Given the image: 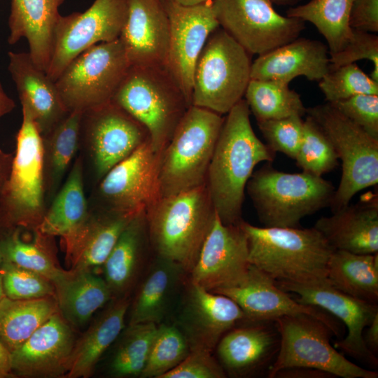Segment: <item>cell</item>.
I'll list each match as a JSON object with an SVG mask.
<instances>
[{
    "instance_id": "cell-1",
    "label": "cell",
    "mask_w": 378,
    "mask_h": 378,
    "mask_svg": "<svg viewBox=\"0 0 378 378\" xmlns=\"http://www.w3.org/2000/svg\"><path fill=\"white\" fill-rule=\"evenodd\" d=\"M250 113L244 99L227 113L207 171L206 186L213 206L225 225L242 220L246 186L255 166L274 158L275 153L255 134Z\"/></svg>"
},
{
    "instance_id": "cell-2",
    "label": "cell",
    "mask_w": 378,
    "mask_h": 378,
    "mask_svg": "<svg viewBox=\"0 0 378 378\" xmlns=\"http://www.w3.org/2000/svg\"><path fill=\"white\" fill-rule=\"evenodd\" d=\"M248 260L276 282L328 281V262L335 250L314 227H258L241 220Z\"/></svg>"
},
{
    "instance_id": "cell-3",
    "label": "cell",
    "mask_w": 378,
    "mask_h": 378,
    "mask_svg": "<svg viewBox=\"0 0 378 378\" xmlns=\"http://www.w3.org/2000/svg\"><path fill=\"white\" fill-rule=\"evenodd\" d=\"M215 216L206 183L161 197L146 211L149 243L158 256L190 272Z\"/></svg>"
},
{
    "instance_id": "cell-4",
    "label": "cell",
    "mask_w": 378,
    "mask_h": 378,
    "mask_svg": "<svg viewBox=\"0 0 378 378\" xmlns=\"http://www.w3.org/2000/svg\"><path fill=\"white\" fill-rule=\"evenodd\" d=\"M112 101L146 128L160 155L191 105L166 66H130Z\"/></svg>"
},
{
    "instance_id": "cell-5",
    "label": "cell",
    "mask_w": 378,
    "mask_h": 378,
    "mask_svg": "<svg viewBox=\"0 0 378 378\" xmlns=\"http://www.w3.org/2000/svg\"><path fill=\"white\" fill-rule=\"evenodd\" d=\"M246 190L265 227H297L307 216L330 206L335 189L322 176L287 173L267 162L253 172Z\"/></svg>"
},
{
    "instance_id": "cell-6",
    "label": "cell",
    "mask_w": 378,
    "mask_h": 378,
    "mask_svg": "<svg viewBox=\"0 0 378 378\" xmlns=\"http://www.w3.org/2000/svg\"><path fill=\"white\" fill-rule=\"evenodd\" d=\"M16 136L11 171L0 197V221L6 231L37 230L46 211L43 137L28 107Z\"/></svg>"
},
{
    "instance_id": "cell-7",
    "label": "cell",
    "mask_w": 378,
    "mask_h": 378,
    "mask_svg": "<svg viewBox=\"0 0 378 378\" xmlns=\"http://www.w3.org/2000/svg\"><path fill=\"white\" fill-rule=\"evenodd\" d=\"M223 121L218 113L194 105L189 106L161 154V197L206 183Z\"/></svg>"
},
{
    "instance_id": "cell-8",
    "label": "cell",
    "mask_w": 378,
    "mask_h": 378,
    "mask_svg": "<svg viewBox=\"0 0 378 378\" xmlns=\"http://www.w3.org/2000/svg\"><path fill=\"white\" fill-rule=\"evenodd\" d=\"M251 64L250 54L219 27L196 62L191 104L227 114L244 96Z\"/></svg>"
},
{
    "instance_id": "cell-9",
    "label": "cell",
    "mask_w": 378,
    "mask_h": 378,
    "mask_svg": "<svg viewBox=\"0 0 378 378\" xmlns=\"http://www.w3.org/2000/svg\"><path fill=\"white\" fill-rule=\"evenodd\" d=\"M309 115L329 139L342 175L330 207L332 211L349 204L359 191L378 183V139L338 111L330 103L307 108Z\"/></svg>"
},
{
    "instance_id": "cell-10",
    "label": "cell",
    "mask_w": 378,
    "mask_h": 378,
    "mask_svg": "<svg viewBox=\"0 0 378 378\" xmlns=\"http://www.w3.org/2000/svg\"><path fill=\"white\" fill-rule=\"evenodd\" d=\"M130 66L119 38L81 52L55 80L66 110L84 112L111 101Z\"/></svg>"
},
{
    "instance_id": "cell-11",
    "label": "cell",
    "mask_w": 378,
    "mask_h": 378,
    "mask_svg": "<svg viewBox=\"0 0 378 378\" xmlns=\"http://www.w3.org/2000/svg\"><path fill=\"white\" fill-rule=\"evenodd\" d=\"M280 345L267 377L293 366L309 367L343 378H377L378 373L348 360L330 343L331 330L319 319L307 314L284 316L274 321Z\"/></svg>"
},
{
    "instance_id": "cell-12",
    "label": "cell",
    "mask_w": 378,
    "mask_h": 378,
    "mask_svg": "<svg viewBox=\"0 0 378 378\" xmlns=\"http://www.w3.org/2000/svg\"><path fill=\"white\" fill-rule=\"evenodd\" d=\"M221 27L249 54L260 55L299 36L305 22L284 16L270 0H212Z\"/></svg>"
},
{
    "instance_id": "cell-13",
    "label": "cell",
    "mask_w": 378,
    "mask_h": 378,
    "mask_svg": "<svg viewBox=\"0 0 378 378\" xmlns=\"http://www.w3.org/2000/svg\"><path fill=\"white\" fill-rule=\"evenodd\" d=\"M127 15V0H94L84 12L60 15L46 74L55 81L68 64L91 46L118 39Z\"/></svg>"
},
{
    "instance_id": "cell-14",
    "label": "cell",
    "mask_w": 378,
    "mask_h": 378,
    "mask_svg": "<svg viewBox=\"0 0 378 378\" xmlns=\"http://www.w3.org/2000/svg\"><path fill=\"white\" fill-rule=\"evenodd\" d=\"M161 155L147 141L99 181L97 209L123 214L146 211L161 197Z\"/></svg>"
},
{
    "instance_id": "cell-15",
    "label": "cell",
    "mask_w": 378,
    "mask_h": 378,
    "mask_svg": "<svg viewBox=\"0 0 378 378\" xmlns=\"http://www.w3.org/2000/svg\"><path fill=\"white\" fill-rule=\"evenodd\" d=\"M80 132L98 181L149 140L146 128L112 100L83 113Z\"/></svg>"
},
{
    "instance_id": "cell-16",
    "label": "cell",
    "mask_w": 378,
    "mask_h": 378,
    "mask_svg": "<svg viewBox=\"0 0 378 378\" xmlns=\"http://www.w3.org/2000/svg\"><path fill=\"white\" fill-rule=\"evenodd\" d=\"M250 265L247 238L239 224H223L216 213L190 272V282L213 293L232 288L245 280Z\"/></svg>"
},
{
    "instance_id": "cell-17",
    "label": "cell",
    "mask_w": 378,
    "mask_h": 378,
    "mask_svg": "<svg viewBox=\"0 0 378 378\" xmlns=\"http://www.w3.org/2000/svg\"><path fill=\"white\" fill-rule=\"evenodd\" d=\"M162 1L169 21L166 66L191 104L196 62L209 36L220 26L212 1L195 6Z\"/></svg>"
},
{
    "instance_id": "cell-18",
    "label": "cell",
    "mask_w": 378,
    "mask_h": 378,
    "mask_svg": "<svg viewBox=\"0 0 378 378\" xmlns=\"http://www.w3.org/2000/svg\"><path fill=\"white\" fill-rule=\"evenodd\" d=\"M276 284L285 291L296 294L295 299L298 302L326 310L342 321L346 326L347 335L334 344L335 348L372 367L377 365V357L367 348L363 338L364 330L378 314L377 304L345 294L332 286L329 281Z\"/></svg>"
},
{
    "instance_id": "cell-19",
    "label": "cell",
    "mask_w": 378,
    "mask_h": 378,
    "mask_svg": "<svg viewBox=\"0 0 378 378\" xmlns=\"http://www.w3.org/2000/svg\"><path fill=\"white\" fill-rule=\"evenodd\" d=\"M214 293L234 300L243 311L244 320L274 321L284 316L303 314L323 321L334 335L340 332L339 323L325 310L298 302L281 288L276 281L252 265L241 284Z\"/></svg>"
},
{
    "instance_id": "cell-20",
    "label": "cell",
    "mask_w": 378,
    "mask_h": 378,
    "mask_svg": "<svg viewBox=\"0 0 378 378\" xmlns=\"http://www.w3.org/2000/svg\"><path fill=\"white\" fill-rule=\"evenodd\" d=\"M74 343L69 323L57 312L11 352L13 372L24 377H64Z\"/></svg>"
},
{
    "instance_id": "cell-21",
    "label": "cell",
    "mask_w": 378,
    "mask_h": 378,
    "mask_svg": "<svg viewBox=\"0 0 378 378\" xmlns=\"http://www.w3.org/2000/svg\"><path fill=\"white\" fill-rule=\"evenodd\" d=\"M119 39L130 66H166L169 21L162 0H127Z\"/></svg>"
},
{
    "instance_id": "cell-22",
    "label": "cell",
    "mask_w": 378,
    "mask_h": 378,
    "mask_svg": "<svg viewBox=\"0 0 378 378\" xmlns=\"http://www.w3.org/2000/svg\"><path fill=\"white\" fill-rule=\"evenodd\" d=\"M244 318L240 307L229 297L190 282L180 319L190 349L212 351L221 337Z\"/></svg>"
},
{
    "instance_id": "cell-23",
    "label": "cell",
    "mask_w": 378,
    "mask_h": 378,
    "mask_svg": "<svg viewBox=\"0 0 378 378\" xmlns=\"http://www.w3.org/2000/svg\"><path fill=\"white\" fill-rule=\"evenodd\" d=\"M245 321L246 326L233 327L216 346L221 366L232 377L252 375L266 369L268 372L279 349L280 335L274 321Z\"/></svg>"
},
{
    "instance_id": "cell-24",
    "label": "cell",
    "mask_w": 378,
    "mask_h": 378,
    "mask_svg": "<svg viewBox=\"0 0 378 378\" xmlns=\"http://www.w3.org/2000/svg\"><path fill=\"white\" fill-rule=\"evenodd\" d=\"M328 48L317 40L296 38L266 53L252 62L251 79L286 84L296 77L320 80L330 71Z\"/></svg>"
},
{
    "instance_id": "cell-25",
    "label": "cell",
    "mask_w": 378,
    "mask_h": 378,
    "mask_svg": "<svg viewBox=\"0 0 378 378\" xmlns=\"http://www.w3.org/2000/svg\"><path fill=\"white\" fill-rule=\"evenodd\" d=\"M336 250L358 254L378 252V200L377 194L317 220L314 226Z\"/></svg>"
},
{
    "instance_id": "cell-26",
    "label": "cell",
    "mask_w": 378,
    "mask_h": 378,
    "mask_svg": "<svg viewBox=\"0 0 378 378\" xmlns=\"http://www.w3.org/2000/svg\"><path fill=\"white\" fill-rule=\"evenodd\" d=\"M8 56V69L20 103L28 107L43 136L69 112L63 105L55 81L35 65L29 52L10 51Z\"/></svg>"
},
{
    "instance_id": "cell-27",
    "label": "cell",
    "mask_w": 378,
    "mask_h": 378,
    "mask_svg": "<svg viewBox=\"0 0 378 378\" xmlns=\"http://www.w3.org/2000/svg\"><path fill=\"white\" fill-rule=\"evenodd\" d=\"M64 0H11L8 24V42L13 45L22 38L29 44L35 65L46 72L53 48L54 33Z\"/></svg>"
},
{
    "instance_id": "cell-28",
    "label": "cell",
    "mask_w": 378,
    "mask_h": 378,
    "mask_svg": "<svg viewBox=\"0 0 378 378\" xmlns=\"http://www.w3.org/2000/svg\"><path fill=\"white\" fill-rule=\"evenodd\" d=\"M136 214L90 209L84 225L64 245L71 270H90L103 265L120 235Z\"/></svg>"
},
{
    "instance_id": "cell-29",
    "label": "cell",
    "mask_w": 378,
    "mask_h": 378,
    "mask_svg": "<svg viewBox=\"0 0 378 378\" xmlns=\"http://www.w3.org/2000/svg\"><path fill=\"white\" fill-rule=\"evenodd\" d=\"M59 312L76 327L85 325L112 297L105 279L88 270H70L53 283Z\"/></svg>"
},
{
    "instance_id": "cell-30",
    "label": "cell",
    "mask_w": 378,
    "mask_h": 378,
    "mask_svg": "<svg viewBox=\"0 0 378 378\" xmlns=\"http://www.w3.org/2000/svg\"><path fill=\"white\" fill-rule=\"evenodd\" d=\"M90 212L84 192L83 160L78 158L37 230L49 237H61L65 245L84 225Z\"/></svg>"
},
{
    "instance_id": "cell-31",
    "label": "cell",
    "mask_w": 378,
    "mask_h": 378,
    "mask_svg": "<svg viewBox=\"0 0 378 378\" xmlns=\"http://www.w3.org/2000/svg\"><path fill=\"white\" fill-rule=\"evenodd\" d=\"M130 302L125 298L113 302L74 343L65 377H90L99 358L125 327Z\"/></svg>"
},
{
    "instance_id": "cell-32",
    "label": "cell",
    "mask_w": 378,
    "mask_h": 378,
    "mask_svg": "<svg viewBox=\"0 0 378 378\" xmlns=\"http://www.w3.org/2000/svg\"><path fill=\"white\" fill-rule=\"evenodd\" d=\"M148 241L146 211H142L124 229L103 265L112 295H120L131 286Z\"/></svg>"
},
{
    "instance_id": "cell-33",
    "label": "cell",
    "mask_w": 378,
    "mask_h": 378,
    "mask_svg": "<svg viewBox=\"0 0 378 378\" xmlns=\"http://www.w3.org/2000/svg\"><path fill=\"white\" fill-rule=\"evenodd\" d=\"M327 279L338 290L377 304L378 253L358 254L335 249L328 262Z\"/></svg>"
},
{
    "instance_id": "cell-34",
    "label": "cell",
    "mask_w": 378,
    "mask_h": 378,
    "mask_svg": "<svg viewBox=\"0 0 378 378\" xmlns=\"http://www.w3.org/2000/svg\"><path fill=\"white\" fill-rule=\"evenodd\" d=\"M82 111L69 112L43 137V176L46 196L54 197L70 163L76 155L80 139Z\"/></svg>"
},
{
    "instance_id": "cell-35",
    "label": "cell",
    "mask_w": 378,
    "mask_h": 378,
    "mask_svg": "<svg viewBox=\"0 0 378 378\" xmlns=\"http://www.w3.org/2000/svg\"><path fill=\"white\" fill-rule=\"evenodd\" d=\"M183 271L178 264L158 256L133 302L129 325L160 323Z\"/></svg>"
},
{
    "instance_id": "cell-36",
    "label": "cell",
    "mask_w": 378,
    "mask_h": 378,
    "mask_svg": "<svg viewBox=\"0 0 378 378\" xmlns=\"http://www.w3.org/2000/svg\"><path fill=\"white\" fill-rule=\"evenodd\" d=\"M59 312L55 297L0 300V340L11 353Z\"/></svg>"
},
{
    "instance_id": "cell-37",
    "label": "cell",
    "mask_w": 378,
    "mask_h": 378,
    "mask_svg": "<svg viewBox=\"0 0 378 378\" xmlns=\"http://www.w3.org/2000/svg\"><path fill=\"white\" fill-rule=\"evenodd\" d=\"M354 0H311L290 7L286 15L313 24L327 41L329 55L341 50L351 36L349 17Z\"/></svg>"
},
{
    "instance_id": "cell-38",
    "label": "cell",
    "mask_w": 378,
    "mask_h": 378,
    "mask_svg": "<svg viewBox=\"0 0 378 378\" xmlns=\"http://www.w3.org/2000/svg\"><path fill=\"white\" fill-rule=\"evenodd\" d=\"M244 97L257 121L306 115L300 95L288 84L251 79Z\"/></svg>"
},
{
    "instance_id": "cell-39",
    "label": "cell",
    "mask_w": 378,
    "mask_h": 378,
    "mask_svg": "<svg viewBox=\"0 0 378 378\" xmlns=\"http://www.w3.org/2000/svg\"><path fill=\"white\" fill-rule=\"evenodd\" d=\"M20 230H8L0 237L4 260L36 272L53 284L66 271L59 267L47 249L44 242L48 236L36 230V240L27 242L21 238Z\"/></svg>"
},
{
    "instance_id": "cell-40",
    "label": "cell",
    "mask_w": 378,
    "mask_h": 378,
    "mask_svg": "<svg viewBox=\"0 0 378 378\" xmlns=\"http://www.w3.org/2000/svg\"><path fill=\"white\" fill-rule=\"evenodd\" d=\"M157 328L154 323L129 325L111 362L113 375L118 377L141 376Z\"/></svg>"
},
{
    "instance_id": "cell-41",
    "label": "cell",
    "mask_w": 378,
    "mask_h": 378,
    "mask_svg": "<svg viewBox=\"0 0 378 378\" xmlns=\"http://www.w3.org/2000/svg\"><path fill=\"white\" fill-rule=\"evenodd\" d=\"M190 350L188 342L178 328L167 324L158 326L146 365L140 377L161 378L179 365Z\"/></svg>"
},
{
    "instance_id": "cell-42",
    "label": "cell",
    "mask_w": 378,
    "mask_h": 378,
    "mask_svg": "<svg viewBox=\"0 0 378 378\" xmlns=\"http://www.w3.org/2000/svg\"><path fill=\"white\" fill-rule=\"evenodd\" d=\"M295 160L302 172L319 176L338 166L339 160L329 139L308 115L304 120L302 139Z\"/></svg>"
},
{
    "instance_id": "cell-43",
    "label": "cell",
    "mask_w": 378,
    "mask_h": 378,
    "mask_svg": "<svg viewBox=\"0 0 378 378\" xmlns=\"http://www.w3.org/2000/svg\"><path fill=\"white\" fill-rule=\"evenodd\" d=\"M318 86L327 102L332 103L360 94H378V82L356 64L330 69Z\"/></svg>"
},
{
    "instance_id": "cell-44",
    "label": "cell",
    "mask_w": 378,
    "mask_h": 378,
    "mask_svg": "<svg viewBox=\"0 0 378 378\" xmlns=\"http://www.w3.org/2000/svg\"><path fill=\"white\" fill-rule=\"evenodd\" d=\"M0 269L6 297L13 300L55 298V286L45 276L5 260Z\"/></svg>"
},
{
    "instance_id": "cell-45",
    "label": "cell",
    "mask_w": 378,
    "mask_h": 378,
    "mask_svg": "<svg viewBox=\"0 0 378 378\" xmlns=\"http://www.w3.org/2000/svg\"><path fill=\"white\" fill-rule=\"evenodd\" d=\"M267 146L274 153H284L295 160L300 148L304 120L299 115L257 121Z\"/></svg>"
},
{
    "instance_id": "cell-46",
    "label": "cell",
    "mask_w": 378,
    "mask_h": 378,
    "mask_svg": "<svg viewBox=\"0 0 378 378\" xmlns=\"http://www.w3.org/2000/svg\"><path fill=\"white\" fill-rule=\"evenodd\" d=\"M361 59L371 61L373 70L370 76L378 82V36L374 33L352 29L344 48L330 55V70Z\"/></svg>"
},
{
    "instance_id": "cell-47",
    "label": "cell",
    "mask_w": 378,
    "mask_h": 378,
    "mask_svg": "<svg viewBox=\"0 0 378 378\" xmlns=\"http://www.w3.org/2000/svg\"><path fill=\"white\" fill-rule=\"evenodd\" d=\"M330 104L371 136L378 139V94H360Z\"/></svg>"
},
{
    "instance_id": "cell-48",
    "label": "cell",
    "mask_w": 378,
    "mask_h": 378,
    "mask_svg": "<svg viewBox=\"0 0 378 378\" xmlns=\"http://www.w3.org/2000/svg\"><path fill=\"white\" fill-rule=\"evenodd\" d=\"M226 373L211 356V351L200 348L190 349L189 354L176 367L161 378H224Z\"/></svg>"
},
{
    "instance_id": "cell-49",
    "label": "cell",
    "mask_w": 378,
    "mask_h": 378,
    "mask_svg": "<svg viewBox=\"0 0 378 378\" xmlns=\"http://www.w3.org/2000/svg\"><path fill=\"white\" fill-rule=\"evenodd\" d=\"M351 29L378 31V0H354L349 17Z\"/></svg>"
},
{
    "instance_id": "cell-50",
    "label": "cell",
    "mask_w": 378,
    "mask_h": 378,
    "mask_svg": "<svg viewBox=\"0 0 378 378\" xmlns=\"http://www.w3.org/2000/svg\"><path fill=\"white\" fill-rule=\"evenodd\" d=\"M332 374L309 367L293 366L277 371L274 378H332Z\"/></svg>"
},
{
    "instance_id": "cell-51",
    "label": "cell",
    "mask_w": 378,
    "mask_h": 378,
    "mask_svg": "<svg viewBox=\"0 0 378 378\" xmlns=\"http://www.w3.org/2000/svg\"><path fill=\"white\" fill-rule=\"evenodd\" d=\"M363 334V338L367 348L374 354L378 352V314H377Z\"/></svg>"
},
{
    "instance_id": "cell-52",
    "label": "cell",
    "mask_w": 378,
    "mask_h": 378,
    "mask_svg": "<svg viewBox=\"0 0 378 378\" xmlns=\"http://www.w3.org/2000/svg\"><path fill=\"white\" fill-rule=\"evenodd\" d=\"M13 159L12 153L0 149V197L11 171Z\"/></svg>"
},
{
    "instance_id": "cell-53",
    "label": "cell",
    "mask_w": 378,
    "mask_h": 378,
    "mask_svg": "<svg viewBox=\"0 0 378 378\" xmlns=\"http://www.w3.org/2000/svg\"><path fill=\"white\" fill-rule=\"evenodd\" d=\"M13 375L11 353L0 340V378L12 377Z\"/></svg>"
},
{
    "instance_id": "cell-54",
    "label": "cell",
    "mask_w": 378,
    "mask_h": 378,
    "mask_svg": "<svg viewBox=\"0 0 378 378\" xmlns=\"http://www.w3.org/2000/svg\"><path fill=\"white\" fill-rule=\"evenodd\" d=\"M15 107V102L6 94L0 83V118L10 113Z\"/></svg>"
},
{
    "instance_id": "cell-55",
    "label": "cell",
    "mask_w": 378,
    "mask_h": 378,
    "mask_svg": "<svg viewBox=\"0 0 378 378\" xmlns=\"http://www.w3.org/2000/svg\"><path fill=\"white\" fill-rule=\"evenodd\" d=\"M167 1L174 2L183 6H195L203 4L212 0H165Z\"/></svg>"
},
{
    "instance_id": "cell-56",
    "label": "cell",
    "mask_w": 378,
    "mask_h": 378,
    "mask_svg": "<svg viewBox=\"0 0 378 378\" xmlns=\"http://www.w3.org/2000/svg\"><path fill=\"white\" fill-rule=\"evenodd\" d=\"M272 4L279 5V6H297L298 3L302 0H270Z\"/></svg>"
},
{
    "instance_id": "cell-57",
    "label": "cell",
    "mask_w": 378,
    "mask_h": 378,
    "mask_svg": "<svg viewBox=\"0 0 378 378\" xmlns=\"http://www.w3.org/2000/svg\"><path fill=\"white\" fill-rule=\"evenodd\" d=\"M4 297H5V294H4V286H3L2 274L0 272V300Z\"/></svg>"
},
{
    "instance_id": "cell-58",
    "label": "cell",
    "mask_w": 378,
    "mask_h": 378,
    "mask_svg": "<svg viewBox=\"0 0 378 378\" xmlns=\"http://www.w3.org/2000/svg\"><path fill=\"white\" fill-rule=\"evenodd\" d=\"M3 262H4V255H3L1 247V245H0V268H1V265L3 263Z\"/></svg>"
},
{
    "instance_id": "cell-59",
    "label": "cell",
    "mask_w": 378,
    "mask_h": 378,
    "mask_svg": "<svg viewBox=\"0 0 378 378\" xmlns=\"http://www.w3.org/2000/svg\"><path fill=\"white\" fill-rule=\"evenodd\" d=\"M1 230H2V231L4 230L5 232H6V231L5 230V229L3 227V226H2V225H1V221H0V232H1Z\"/></svg>"
}]
</instances>
